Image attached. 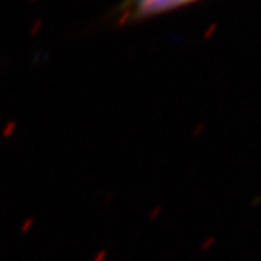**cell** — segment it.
<instances>
[{"label":"cell","mask_w":261,"mask_h":261,"mask_svg":"<svg viewBox=\"0 0 261 261\" xmlns=\"http://www.w3.org/2000/svg\"><path fill=\"white\" fill-rule=\"evenodd\" d=\"M196 2L199 0H123L114 10L113 19L119 25L134 24Z\"/></svg>","instance_id":"6da1fadb"}]
</instances>
